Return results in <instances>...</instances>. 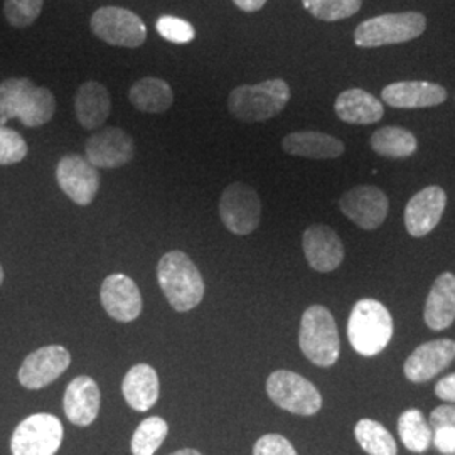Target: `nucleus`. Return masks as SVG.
<instances>
[{"label":"nucleus","mask_w":455,"mask_h":455,"mask_svg":"<svg viewBox=\"0 0 455 455\" xmlns=\"http://www.w3.org/2000/svg\"><path fill=\"white\" fill-rule=\"evenodd\" d=\"M56 112V98L48 88L28 78H9L0 83V125L19 118L24 127H43Z\"/></svg>","instance_id":"nucleus-1"},{"label":"nucleus","mask_w":455,"mask_h":455,"mask_svg":"<svg viewBox=\"0 0 455 455\" xmlns=\"http://www.w3.org/2000/svg\"><path fill=\"white\" fill-rule=\"evenodd\" d=\"M157 280L164 297L176 312L196 309L204 297V280L195 261L184 251L165 253L157 265Z\"/></svg>","instance_id":"nucleus-2"},{"label":"nucleus","mask_w":455,"mask_h":455,"mask_svg":"<svg viewBox=\"0 0 455 455\" xmlns=\"http://www.w3.org/2000/svg\"><path fill=\"white\" fill-rule=\"evenodd\" d=\"M390 310L374 299H361L347 321V339L353 349L366 358L378 356L391 341Z\"/></svg>","instance_id":"nucleus-3"},{"label":"nucleus","mask_w":455,"mask_h":455,"mask_svg":"<svg viewBox=\"0 0 455 455\" xmlns=\"http://www.w3.org/2000/svg\"><path fill=\"white\" fill-rule=\"evenodd\" d=\"M291 100V86L275 78L236 86L228 98V110L242 122H265L280 114Z\"/></svg>","instance_id":"nucleus-4"},{"label":"nucleus","mask_w":455,"mask_h":455,"mask_svg":"<svg viewBox=\"0 0 455 455\" xmlns=\"http://www.w3.org/2000/svg\"><path fill=\"white\" fill-rule=\"evenodd\" d=\"M299 346L315 366H332L341 353L338 325L324 306H312L304 312L299 331Z\"/></svg>","instance_id":"nucleus-5"},{"label":"nucleus","mask_w":455,"mask_h":455,"mask_svg":"<svg viewBox=\"0 0 455 455\" xmlns=\"http://www.w3.org/2000/svg\"><path fill=\"white\" fill-rule=\"evenodd\" d=\"M427 29V17L420 12H396L366 19L355 31L359 48H381L402 44L420 37Z\"/></svg>","instance_id":"nucleus-6"},{"label":"nucleus","mask_w":455,"mask_h":455,"mask_svg":"<svg viewBox=\"0 0 455 455\" xmlns=\"http://www.w3.org/2000/svg\"><path fill=\"white\" fill-rule=\"evenodd\" d=\"M267 393L276 407L295 415L310 417L323 407V396L309 379L287 370H278L268 376Z\"/></svg>","instance_id":"nucleus-7"},{"label":"nucleus","mask_w":455,"mask_h":455,"mask_svg":"<svg viewBox=\"0 0 455 455\" xmlns=\"http://www.w3.org/2000/svg\"><path fill=\"white\" fill-rule=\"evenodd\" d=\"M65 437L63 423L51 413H34L17 425L11 451L12 455H56Z\"/></svg>","instance_id":"nucleus-8"},{"label":"nucleus","mask_w":455,"mask_h":455,"mask_svg":"<svg viewBox=\"0 0 455 455\" xmlns=\"http://www.w3.org/2000/svg\"><path fill=\"white\" fill-rule=\"evenodd\" d=\"M218 212L223 225L233 235H250L260 225V196L244 182H233L220 197Z\"/></svg>","instance_id":"nucleus-9"},{"label":"nucleus","mask_w":455,"mask_h":455,"mask_svg":"<svg viewBox=\"0 0 455 455\" xmlns=\"http://www.w3.org/2000/svg\"><path fill=\"white\" fill-rule=\"evenodd\" d=\"M92 31L107 44L120 48H139L146 43L144 20L122 7H101L92 16Z\"/></svg>","instance_id":"nucleus-10"},{"label":"nucleus","mask_w":455,"mask_h":455,"mask_svg":"<svg viewBox=\"0 0 455 455\" xmlns=\"http://www.w3.org/2000/svg\"><path fill=\"white\" fill-rule=\"evenodd\" d=\"M56 180L61 191L78 206L92 204L100 189L97 167L78 154L61 157L56 165Z\"/></svg>","instance_id":"nucleus-11"},{"label":"nucleus","mask_w":455,"mask_h":455,"mask_svg":"<svg viewBox=\"0 0 455 455\" xmlns=\"http://www.w3.org/2000/svg\"><path fill=\"white\" fill-rule=\"evenodd\" d=\"M71 364V353L63 346H44L31 353L19 368V383L28 390H41L54 383Z\"/></svg>","instance_id":"nucleus-12"},{"label":"nucleus","mask_w":455,"mask_h":455,"mask_svg":"<svg viewBox=\"0 0 455 455\" xmlns=\"http://www.w3.org/2000/svg\"><path fill=\"white\" fill-rule=\"evenodd\" d=\"M339 208L346 218L363 229H376L381 227L388 216L390 203L376 186H356L344 193Z\"/></svg>","instance_id":"nucleus-13"},{"label":"nucleus","mask_w":455,"mask_h":455,"mask_svg":"<svg viewBox=\"0 0 455 455\" xmlns=\"http://www.w3.org/2000/svg\"><path fill=\"white\" fill-rule=\"evenodd\" d=\"M100 300L105 312L118 323H132L142 314V293L137 283L125 274L108 275L100 289Z\"/></svg>","instance_id":"nucleus-14"},{"label":"nucleus","mask_w":455,"mask_h":455,"mask_svg":"<svg viewBox=\"0 0 455 455\" xmlns=\"http://www.w3.org/2000/svg\"><path fill=\"white\" fill-rule=\"evenodd\" d=\"M86 159L95 167L116 169L131 163L135 146L131 135L116 127H107L86 140Z\"/></svg>","instance_id":"nucleus-15"},{"label":"nucleus","mask_w":455,"mask_h":455,"mask_svg":"<svg viewBox=\"0 0 455 455\" xmlns=\"http://www.w3.org/2000/svg\"><path fill=\"white\" fill-rule=\"evenodd\" d=\"M447 206V195L439 186L423 188L408 201L405 208V227L413 238L427 236L442 220Z\"/></svg>","instance_id":"nucleus-16"},{"label":"nucleus","mask_w":455,"mask_h":455,"mask_svg":"<svg viewBox=\"0 0 455 455\" xmlns=\"http://www.w3.org/2000/svg\"><path fill=\"white\" fill-rule=\"evenodd\" d=\"M304 255L315 272H334L344 260V244L339 235L325 225H312L302 236Z\"/></svg>","instance_id":"nucleus-17"},{"label":"nucleus","mask_w":455,"mask_h":455,"mask_svg":"<svg viewBox=\"0 0 455 455\" xmlns=\"http://www.w3.org/2000/svg\"><path fill=\"white\" fill-rule=\"evenodd\" d=\"M455 359V341L437 339L419 346L405 361V376L411 383H425L442 373Z\"/></svg>","instance_id":"nucleus-18"},{"label":"nucleus","mask_w":455,"mask_h":455,"mask_svg":"<svg viewBox=\"0 0 455 455\" xmlns=\"http://www.w3.org/2000/svg\"><path fill=\"white\" fill-rule=\"evenodd\" d=\"M381 98L393 108H430L447 100V90L437 83L398 82L385 86Z\"/></svg>","instance_id":"nucleus-19"},{"label":"nucleus","mask_w":455,"mask_h":455,"mask_svg":"<svg viewBox=\"0 0 455 455\" xmlns=\"http://www.w3.org/2000/svg\"><path fill=\"white\" fill-rule=\"evenodd\" d=\"M101 395L97 381L90 376L75 378L65 391L66 417L78 427H88L97 420Z\"/></svg>","instance_id":"nucleus-20"},{"label":"nucleus","mask_w":455,"mask_h":455,"mask_svg":"<svg viewBox=\"0 0 455 455\" xmlns=\"http://www.w3.org/2000/svg\"><path fill=\"white\" fill-rule=\"evenodd\" d=\"M423 321L432 331H443L455 321V275L445 272L437 276L428 292Z\"/></svg>","instance_id":"nucleus-21"},{"label":"nucleus","mask_w":455,"mask_h":455,"mask_svg":"<svg viewBox=\"0 0 455 455\" xmlns=\"http://www.w3.org/2000/svg\"><path fill=\"white\" fill-rule=\"evenodd\" d=\"M282 148L297 157L306 159H338L341 157L346 147L339 139L324 132H292L283 137Z\"/></svg>","instance_id":"nucleus-22"},{"label":"nucleus","mask_w":455,"mask_h":455,"mask_svg":"<svg viewBox=\"0 0 455 455\" xmlns=\"http://www.w3.org/2000/svg\"><path fill=\"white\" fill-rule=\"evenodd\" d=\"M159 374L148 364H135L125 374L122 393L129 407L135 411H147L159 402Z\"/></svg>","instance_id":"nucleus-23"},{"label":"nucleus","mask_w":455,"mask_h":455,"mask_svg":"<svg viewBox=\"0 0 455 455\" xmlns=\"http://www.w3.org/2000/svg\"><path fill=\"white\" fill-rule=\"evenodd\" d=\"M336 115L351 125H371L383 118L385 107L378 98L361 88L342 92L334 103Z\"/></svg>","instance_id":"nucleus-24"},{"label":"nucleus","mask_w":455,"mask_h":455,"mask_svg":"<svg viewBox=\"0 0 455 455\" xmlns=\"http://www.w3.org/2000/svg\"><path fill=\"white\" fill-rule=\"evenodd\" d=\"M112 110L108 90L98 82L83 83L75 97V112L83 129H100Z\"/></svg>","instance_id":"nucleus-25"},{"label":"nucleus","mask_w":455,"mask_h":455,"mask_svg":"<svg viewBox=\"0 0 455 455\" xmlns=\"http://www.w3.org/2000/svg\"><path fill=\"white\" fill-rule=\"evenodd\" d=\"M129 100L144 114H164L171 108L174 93L171 84L161 78H142L132 84Z\"/></svg>","instance_id":"nucleus-26"},{"label":"nucleus","mask_w":455,"mask_h":455,"mask_svg":"<svg viewBox=\"0 0 455 455\" xmlns=\"http://www.w3.org/2000/svg\"><path fill=\"white\" fill-rule=\"evenodd\" d=\"M370 146L381 157L407 159L419 148L415 133L403 127H381L370 137Z\"/></svg>","instance_id":"nucleus-27"},{"label":"nucleus","mask_w":455,"mask_h":455,"mask_svg":"<svg viewBox=\"0 0 455 455\" xmlns=\"http://www.w3.org/2000/svg\"><path fill=\"white\" fill-rule=\"evenodd\" d=\"M398 432L403 445L410 452L423 454L432 443V428L425 420L422 411L410 408L402 413L398 420Z\"/></svg>","instance_id":"nucleus-28"},{"label":"nucleus","mask_w":455,"mask_h":455,"mask_svg":"<svg viewBox=\"0 0 455 455\" xmlns=\"http://www.w3.org/2000/svg\"><path fill=\"white\" fill-rule=\"evenodd\" d=\"M355 437L361 449L370 455H396L398 447L390 432L379 422L363 419L356 423Z\"/></svg>","instance_id":"nucleus-29"},{"label":"nucleus","mask_w":455,"mask_h":455,"mask_svg":"<svg viewBox=\"0 0 455 455\" xmlns=\"http://www.w3.org/2000/svg\"><path fill=\"white\" fill-rule=\"evenodd\" d=\"M169 434V425L161 417H148L133 432L131 451L133 455H154Z\"/></svg>","instance_id":"nucleus-30"},{"label":"nucleus","mask_w":455,"mask_h":455,"mask_svg":"<svg viewBox=\"0 0 455 455\" xmlns=\"http://www.w3.org/2000/svg\"><path fill=\"white\" fill-rule=\"evenodd\" d=\"M432 443L440 454L455 455V405L437 407L430 415Z\"/></svg>","instance_id":"nucleus-31"},{"label":"nucleus","mask_w":455,"mask_h":455,"mask_svg":"<svg viewBox=\"0 0 455 455\" xmlns=\"http://www.w3.org/2000/svg\"><path fill=\"white\" fill-rule=\"evenodd\" d=\"M302 4L310 16L324 22H336L359 12L363 0H302Z\"/></svg>","instance_id":"nucleus-32"},{"label":"nucleus","mask_w":455,"mask_h":455,"mask_svg":"<svg viewBox=\"0 0 455 455\" xmlns=\"http://www.w3.org/2000/svg\"><path fill=\"white\" fill-rule=\"evenodd\" d=\"M44 0H4V16L14 28H29L41 16Z\"/></svg>","instance_id":"nucleus-33"},{"label":"nucleus","mask_w":455,"mask_h":455,"mask_svg":"<svg viewBox=\"0 0 455 455\" xmlns=\"http://www.w3.org/2000/svg\"><path fill=\"white\" fill-rule=\"evenodd\" d=\"M28 144L20 133L0 125V165H12L26 159Z\"/></svg>","instance_id":"nucleus-34"},{"label":"nucleus","mask_w":455,"mask_h":455,"mask_svg":"<svg viewBox=\"0 0 455 455\" xmlns=\"http://www.w3.org/2000/svg\"><path fill=\"white\" fill-rule=\"evenodd\" d=\"M156 29L163 39L174 44H188L196 37L195 28L180 17H159L156 22Z\"/></svg>","instance_id":"nucleus-35"},{"label":"nucleus","mask_w":455,"mask_h":455,"mask_svg":"<svg viewBox=\"0 0 455 455\" xmlns=\"http://www.w3.org/2000/svg\"><path fill=\"white\" fill-rule=\"evenodd\" d=\"M253 455H297L291 440L278 434H267L257 440Z\"/></svg>","instance_id":"nucleus-36"},{"label":"nucleus","mask_w":455,"mask_h":455,"mask_svg":"<svg viewBox=\"0 0 455 455\" xmlns=\"http://www.w3.org/2000/svg\"><path fill=\"white\" fill-rule=\"evenodd\" d=\"M435 395L442 402L455 405V373L447 374L435 385Z\"/></svg>","instance_id":"nucleus-37"},{"label":"nucleus","mask_w":455,"mask_h":455,"mask_svg":"<svg viewBox=\"0 0 455 455\" xmlns=\"http://www.w3.org/2000/svg\"><path fill=\"white\" fill-rule=\"evenodd\" d=\"M233 4L243 12H259L267 4V0H233Z\"/></svg>","instance_id":"nucleus-38"},{"label":"nucleus","mask_w":455,"mask_h":455,"mask_svg":"<svg viewBox=\"0 0 455 455\" xmlns=\"http://www.w3.org/2000/svg\"><path fill=\"white\" fill-rule=\"evenodd\" d=\"M171 455H203L201 452H197L196 449H180L178 452H174V454Z\"/></svg>","instance_id":"nucleus-39"},{"label":"nucleus","mask_w":455,"mask_h":455,"mask_svg":"<svg viewBox=\"0 0 455 455\" xmlns=\"http://www.w3.org/2000/svg\"><path fill=\"white\" fill-rule=\"evenodd\" d=\"M2 282H4V268H2V265H0V285H2Z\"/></svg>","instance_id":"nucleus-40"}]
</instances>
